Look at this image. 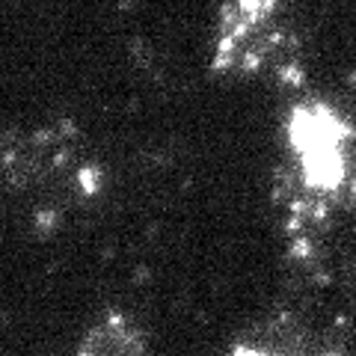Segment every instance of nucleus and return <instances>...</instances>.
I'll return each mask as SVG.
<instances>
[{
  "label": "nucleus",
  "instance_id": "obj_3",
  "mask_svg": "<svg viewBox=\"0 0 356 356\" xmlns=\"http://www.w3.org/2000/svg\"><path fill=\"white\" fill-rule=\"evenodd\" d=\"M211 72L222 81H297L294 36L282 0H222L211 42Z\"/></svg>",
  "mask_w": 356,
  "mask_h": 356
},
{
  "label": "nucleus",
  "instance_id": "obj_2",
  "mask_svg": "<svg viewBox=\"0 0 356 356\" xmlns=\"http://www.w3.org/2000/svg\"><path fill=\"white\" fill-rule=\"evenodd\" d=\"M3 181L6 193L27 211L33 229L57 232L74 211L102 199L107 170L86 152L83 134L60 119L6 134Z\"/></svg>",
  "mask_w": 356,
  "mask_h": 356
},
{
  "label": "nucleus",
  "instance_id": "obj_1",
  "mask_svg": "<svg viewBox=\"0 0 356 356\" xmlns=\"http://www.w3.org/2000/svg\"><path fill=\"white\" fill-rule=\"evenodd\" d=\"M276 202L294 259L321 261L356 208V122L324 98H297L282 119Z\"/></svg>",
  "mask_w": 356,
  "mask_h": 356
},
{
  "label": "nucleus",
  "instance_id": "obj_4",
  "mask_svg": "<svg viewBox=\"0 0 356 356\" xmlns=\"http://www.w3.org/2000/svg\"><path fill=\"white\" fill-rule=\"evenodd\" d=\"M146 330L125 312H107L83 332L77 356H146Z\"/></svg>",
  "mask_w": 356,
  "mask_h": 356
}]
</instances>
